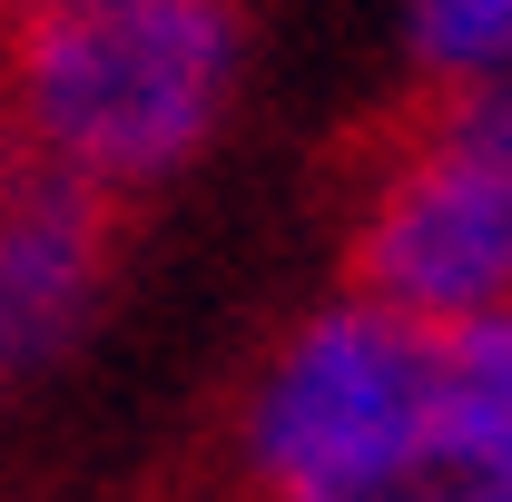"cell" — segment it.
<instances>
[{
	"mask_svg": "<svg viewBox=\"0 0 512 502\" xmlns=\"http://www.w3.org/2000/svg\"><path fill=\"white\" fill-rule=\"evenodd\" d=\"M355 296L414 325L512 315V79L444 89L355 197Z\"/></svg>",
	"mask_w": 512,
	"mask_h": 502,
	"instance_id": "3",
	"label": "cell"
},
{
	"mask_svg": "<svg viewBox=\"0 0 512 502\" xmlns=\"http://www.w3.org/2000/svg\"><path fill=\"white\" fill-rule=\"evenodd\" d=\"M99 276H109V207L30 158H0V384L89 325Z\"/></svg>",
	"mask_w": 512,
	"mask_h": 502,
	"instance_id": "4",
	"label": "cell"
},
{
	"mask_svg": "<svg viewBox=\"0 0 512 502\" xmlns=\"http://www.w3.org/2000/svg\"><path fill=\"white\" fill-rule=\"evenodd\" d=\"M20 10H30V0H0V20H20Z\"/></svg>",
	"mask_w": 512,
	"mask_h": 502,
	"instance_id": "8",
	"label": "cell"
},
{
	"mask_svg": "<svg viewBox=\"0 0 512 502\" xmlns=\"http://www.w3.org/2000/svg\"><path fill=\"white\" fill-rule=\"evenodd\" d=\"M247 89L237 0H30L0 20V138L79 197L168 188Z\"/></svg>",
	"mask_w": 512,
	"mask_h": 502,
	"instance_id": "1",
	"label": "cell"
},
{
	"mask_svg": "<svg viewBox=\"0 0 512 502\" xmlns=\"http://www.w3.org/2000/svg\"><path fill=\"white\" fill-rule=\"evenodd\" d=\"M237 463L256 502H404L434 483V325L335 296L247 384Z\"/></svg>",
	"mask_w": 512,
	"mask_h": 502,
	"instance_id": "2",
	"label": "cell"
},
{
	"mask_svg": "<svg viewBox=\"0 0 512 502\" xmlns=\"http://www.w3.org/2000/svg\"><path fill=\"white\" fill-rule=\"evenodd\" d=\"M434 483L512 493V315L434 325Z\"/></svg>",
	"mask_w": 512,
	"mask_h": 502,
	"instance_id": "5",
	"label": "cell"
},
{
	"mask_svg": "<svg viewBox=\"0 0 512 502\" xmlns=\"http://www.w3.org/2000/svg\"><path fill=\"white\" fill-rule=\"evenodd\" d=\"M404 60L424 89L512 79V0H404Z\"/></svg>",
	"mask_w": 512,
	"mask_h": 502,
	"instance_id": "6",
	"label": "cell"
},
{
	"mask_svg": "<svg viewBox=\"0 0 512 502\" xmlns=\"http://www.w3.org/2000/svg\"><path fill=\"white\" fill-rule=\"evenodd\" d=\"M404 502H512V493H463V483H414Z\"/></svg>",
	"mask_w": 512,
	"mask_h": 502,
	"instance_id": "7",
	"label": "cell"
}]
</instances>
